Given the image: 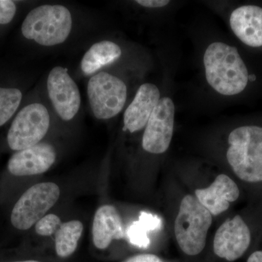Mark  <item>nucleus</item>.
<instances>
[{
	"label": "nucleus",
	"mask_w": 262,
	"mask_h": 262,
	"mask_svg": "<svg viewBox=\"0 0 262 262\" xmlns=\"http://www.w3.org/2000/svg\"><path fill=\"white\" fill-rule=\"evenodd\" d=\"M160 98V90L155 84H141L124 114L125 128L135 133L146 127Z\"/></svg>",
	"instance_id": "ddd939ff"
},
{
	"label": "nucleus",
	"mask_w": 262,
	"mask_h": 262,
	"mask_svg": "<svg viewBox=\"0 0 262 262\" xmlns=\"http://www.w3.org/2000/svg\"><path fill=\"white\" fill-rule=\"evenodd\" d=\"M82 232L83 225L80 221L72 220L62 224L55 237L57 255L61 258H67L73 254Z\"/></svg>",
	"instance_id": "f3484780"
},
{
	"label": "nucleus",
	"mask_w": 262,
	"mask_h": 262,
	"mask_svg": "<svg viewBox=\"0 0 262 262\" xmlns=\"http://www.w3.org/2000/svg\"><path fill=\"white\" fill-rule=\"evenodd\" d=\"M51 117L40 103H32L22 108L15 116L8 133L10 149L20 151L39 144L47 134Z\"/></svg>",
	"instance_id": "0eeeda50"
},
{
	"label": "nucleus",
	"mask_w": 262,
	"mask_h": 262,
	"mask_svg": "<svg viewBox=\"0 0 262 262\" xmlns=\"http://www.w3.org/2000/svg\"><path fill=\"white\" fill-rule=\"evenodd\" d=\"M123 262H163L154 254H139L127 258Z\"/></svg>",
	"instance_id": "5701e85b"
},
{
	"label": "nucleus",
	"mask_w": 262,
	"mask_h": 262,
	"mask_svg": "<svg viewBox=\"0 0 262 262\" xmlns=\"http://www.w3.org/2000/svg\"><path fill=\"white\" fill-rule=\"evenodd\" d=\"M229 24L241 42L250 47H261L262 8L244 5L236 8L230 15Z\"/></svg>",
	"instance_id": "4468645a"
},
{
	"label": "nucleus",
	"mask_w": 262,
	"mask_h": 262,
	"mask_svg": "<svg viewBox=\"0 0 262 262\" xmlns=\"http://www.w3.org/2000/svg\"><path fill=\"white\" fill-rule=\"evenodd\" d=\"M72 27V15L61 5H44L31 10L21 26L24 37L43 46L64 42Z\"/></svg>",
	"instance_id": "7ed1b4c3"
},
{
	"label": "nucleus",
	"mask_w": 262,
	"mask_h": 262,
	"mask_svg": "<svg viewBox=\"0 0 262 262\" xmlns=\"http://www.w3.org/2000/svg\"><path fill=\"white\" fill-rule=\"evenodd\" d=\"M253 229L242 215L237 214L222 224L215 232L213 251L228 261L239 259L251 248Z\"/></svg>",
	"instance_id": "6e6552de"
},
{
	"label": "nucleus",
	"mask_w": 262,
	"mask_h": 262,
	"mask_svg": "<svg viewBox=\"0 0 262 262\" xmlns=\"http://www.w3.org/2000/svg\"><path fill=\"white\" fill-rule=\"evenodd\" d=\"M121 55V48L115 42L103 40L96 43L84 55L81 70L84 75H92L105 66L116 61Z\"/></svg>",
	"instance_id": "dca6fc26"
},
{
	"label": "nucleus",
	"mask_w": 262,
	"mask_h": 262,
	"mask_svg": "<svg viewBox=\"0 0 262 262\" xmlns=\"http://www.w3.org/2000/svg\"><path fill=\"white\" fill-rule=\"evenodd\" d=\"M48 95L53 107L62 120L70 121L80 108V90L67 69L56 67L51 71L47 81Z\"/></svg>",
	"instance_id": "9d476101"
},
{
	"label": "nucleus",
	"mask_w": 262,
	"mask_h": 262,
	"mask_svg": "<svg viewBox=\"0 0 262 262\" xmlns=\"http://www.w3.org/2000/svg\"><path fill=\"white\" fill-rule=\"evenodd\" d=\"M175 105L171 98H161L146 124L142 138L143 149L151 154L168 149L173 135Z\"/></svg>",
	"instance_id": "1a4fd4ad"
},
{
	"label": "nucleus",
	"mask_w": 262,
	"mask_h": 262,
	"mask_svg": "<svg viewBox=\"0 0 262 262\" xmlns=\"http://www.w3.org/2000/svg\"><path fill=\"white\" fill-rule=\"evenodd\" d=\"M208 84L223 96L241 94L247 86L248 72L237 48L225 42L211 43L203 56Z\"/></svg>",
	"instance_id": "f257e3e1"
},
{
	"label": "nucleus",
	"mask_w": 262,
	"mask_h": 262,
	"mask_svg": "<svg viewBox=\"0 0 262 262\" xmlns=\"http://www.w3.org/2000/svg\"><path fill=\"white\" fill-rule=\"evenodd\" d=\"M241 189L237 183L226 174H220L208 187L198 189L195 196L212 215L228 210L230 203L239 199Z\"/></svg>",
	"instance_id": "f8f14e48"
},
{
	"label": "nucleus",
	"mask_w": 262,
	"mask_h": 262,
	"mask_svg": "<svg viewBox=\"0 0 262 262\" xmlns=\"http://www.w3.org/2000/svg\"><path fill=\"white\" fill-rule=\"evenodd\" d=\"M227 162L241 182L262 185V127L244 125L228 136Z\"/></svg>",
	"instance_id": "f03ea898"
},
{
	"label": "nucleus",
	"mask_w": 262,
	"mask_h": 262,
	"mask_svg": "<svg viewBox=\"0 0 262 262\" xmlns=\"http://www.w3.org/2000/svg\"><path fill=\"white\" fill-rule=\"evenodd\" d=\"M59 187L53 182L35 184L19 198L12 211V225L27 230L37 224L56 205L60 196Z\"/></svg>",
	"instance_id": "39448f33"
},
{
	"label": "nucleus",
	"mask_w": 262,
	"mask_h": 262,
	"mask_svg": "<svg viewBox=\"0 0 262 262\" xmlns=\"http://www.w3.org/2000/svg\"><path fill=\"white\" fill-rule=\"evenodd\" d=\"M93 241L100 250L106 249L113 239H120L126 236L121 215L112 205L98 208L93 222Z\"/></svg>",
	"instance_id": "2eb2a0df"
},
{
	"label": "nucleus",
	"mask_w": 262,
	"mask_h": 262,
	"mask_svg": "<svg viewBox=\"0 0 262 262\" xmlns=\"http://www.w3.org/2000/svg\"><path fill=\"white\" fill-rule=\"evenodd\" d=\"M141 6L147 8H161L166 6L170 1L168 0H138L136 1Z\"/></svg>",
	"instance_id": "4be33fe9"
},
{
	"label": "nucleus",
	"mask_w": 262,
	"mask_h": 262,
	"mask_svg": "<svg viewBox=\"0 0 262 262\" xmlns=\"http://www.w3.org/2000/svg\"><path fill=\"white\" fill-rule=\"evenodd\" d=\"M56 160L54 146L48 143H39L15 153L8 162V168L15 177L39 175L48 171Z\"/></svg>",
	"instance_id": "9b49d317"
},
{
	"label": "nucleus",
	"mask_w": 262,
	"mask_h": 262,
	"mask_svg": "<svg viewBox=\"0 0 262 262\" xmlns=\"http://www.w3.org/2000/svg\"><path fill=\"white\" fill-rule=\"evenodd\" d=\"M16 5L10 0H0V25L10 23L16 13Z\"/></svg>",
	"instance_id": "412c9836"
},
{
	"label": "nucleus",
	"mask_w": 262,
	"mask_h": 262,
	"mask_svg": "<svg viewBox=\"0 0 262 262\" xmlns=\"http://www.w3.org/2000/svg\"><path fill=\"white\" fill-rule=\"evenodd\" d=\"M61 225V219L58 215L50 213L38 221L35 225V231L41 236H51L56 234Z\"/></svg>",
	"instance_id": "aec40b11"
},
{
	"label": "nucleus",
	"mask_w": 262,
	"mask_h": 262,
	"mask_svg": "<svg viewBox=\"0 0 262 262\" xmlns=\"http://www.w3.org/2000/svg\"><path fill=\"white\" fill-rule=\"evenodd\" d=\"M21 91L13 88L0 87V127L9 121L21 102Z\"/></svg>",
	"instance_id": "6ab92c4d"
},
{
	"label": "nucleus",
	"mask_w": 262,
	"mask_h": 262,
	"mask_svg": "<svg viewBox=\"0 0 262 262\" xmlns=\"http://www.w3.org/2000/svg\"><path fill=\"white\" fill-rule=\"evenodd\" d=\"M13 262H40V261H34V260H27V261H13Z\"/></svg>",
	"instance_id": "b1692460"
},
{
	"label": "nucleus",
	"mask_w": 262,
	"mask_h": 262,
	"mask_svg": "<svg viewBox=\"0 0 262 262\" xmlns=\"http://www.w3.org/2000/svg\"><path fill=\"white\" fill-rule=\"evenodd\" d=\"M87 91L91 110L98 120L113 118L126 103V84L107 72L93 76L88 84Z\"/></svg>",
	"instance_id": "423d86ee"
},
{
	"label": "nucleus",
	"mask_w": 262,
	"mask_h": 262,
	"mask_svg": "<svg viewBox=\"0 0 262 262\" xmlns=\"http://www.w3.org/2000/svg\"><path fill=\"white\" fill-rule=\"evenodd\" d=\"M161 226L162 220L158 215L141 212L139 220L133 222L129 226L126 230V235L131 244L137 247L146 248L150 244L148 232L159 229Z\"/></svg>",
	"instance_id": "a211bd4d"
},
{
	"label": "nucleus",
	"mask_w": 262,
	"mask_h": 262,
	"mask_svg": "<svg viewBox=\"0 0 262 262\" xmlns=\"http://www.w3.org/2000/svg\"><path fill=\"white\" fill-rule=\"evenodd\" d=\"M212 216L195 196L188 194L183 198L174 224L176 239L183 252L196 256L203 251Z\"/></svg>",
	"instance_id": "20e7f679"
}]
</instances>
